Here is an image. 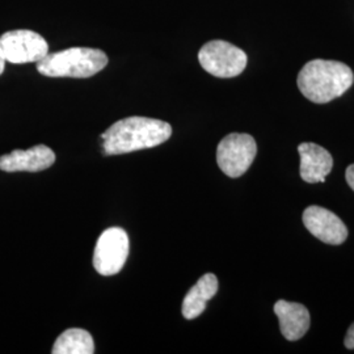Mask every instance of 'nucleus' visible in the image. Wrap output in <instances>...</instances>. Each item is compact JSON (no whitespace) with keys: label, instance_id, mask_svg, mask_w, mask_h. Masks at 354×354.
<instances>
[{"label":"nucleus","instance_id":"6e6552de","mask_svg":"<svg viewBox=\"0 0 354 354\" xmlns=\"http://www.w3.org/2000/svg\"><path fill=\"white\" fill-rule=\"evenodd\" d=\"M304 223L315 238L327 244L339 245L348 238V228L342 219L320 206H308L304 210Z\"/></svg>","mask_w":354,"mask_h":354},{"label":"nucleus","instance_id":"9b49d317","mask_svg":"<svg viewBox=\"0 0 354 354\" xmlns=\"http://www.w3.org/2000/svg\"><path fill=\"white\" fill-rule=\"evenodd\" d=\"M274 314L279 317L281 333L289 342L302 339L310 328L311 317L304 304L281 299L274 304Z\"/></svg>","mask_w":354,"mask_h":354},{"label":"nucleus","instance_id":"f03ea898","mask_svg":"<svg viewBox=\"0 0 354 354\" xmlns=\"http://www.w3.org/2000/svg\"><path fill=\"white\" fill-rule=\"evenodd\" d=\"M297 82L306 99L315 104H327L352 87L354 74L349 66L342 62L314 59L304 64Z\"/></svg>","mask_w":354,"mask_h":354},{"label":"nucleus","instance_id":"2eb2a0df","mask_svg":"<svg viewBox=\"0 0 354 354\" xmlns=\"http://www.w3.org/2000/svg\"><path fill=\"white\" fill-rule=\"evenodd\" d=\"M345 177H346V183H348V185L354 190V165H349V167L346 168Z\"/></svg>","mask_w":354,"mask_h":354},{"label":"nucleus","instance_id":"20e7f679","mask_svg":"<svg viewBox=\"0 0 354 354\" xmlns=\"http://www.w3.org/2000/svg\"><path fill=\"white\" fill-rule=\"evenodd\" d=\"M203 70L216 77H235L247 67V54L227 41L214 39L205 44L198 53Z\"/></svg>","mask_w":354,"mask_h":354},{"label":"nucleus","instance_id":"dca6fc26","mask_svg":"<svg viewBox=\"0 0 354 354\" xmlns=\"http://www.w3.org/2000/svg\"><path fill=\"white\" fill-rule=\"evenodd\" d=\"M6 58H4V55H3V50H1V46H0V75L3 74V71H4V67H6Z\"/></svg>","mask_w":354,"mask_h":354},{"label":"nucleus","instance_id":"39448f33","mask_svg":"<svg viewBox=\"0 0 354 354\" xmlns=\"http://www.w3.org/2000/svg\"><path fill=\"white\" fill-rule=\"evenodd\" d=\"M256 153L257 145L252 136L232 133L219 142L216 149V163L225 175L236 178L248 171Z\"/></svg>","mask_w":354,"mask_h":354},{"label":"nucleus","instance_id":"f257e3e1","mask_svg":"<svg viewBox=\"0 0 354 354\" xmlns=\"http://www.w3.org/2000/svg\"><path fill=\"white\" fill-rule=\"evenodd\" d=\"M171 134L172 127L162 120L127 117L102 133V149L106 155H122L156 147L169 140Z\"/></svg>","mask_w":354,"mask_h":354},{"label":"nucleus","instance_id":"ddd939ff","mask_svg":"<svg viewBox=\"0 0 354 354\" xmlns=\"http://www.w3.org/2000/svg\"><path fill=\"white\" fill-rule=\"evenodd\" d=\"M53 354H92L95 353V344L89 332L82 328H71L55 340Z\"/></svg>","mask_w":354,"mask_h":354},{"label":"nucleus","instance_id":"0eeeda50","mask_svg":"<svg viewBox=\"0 0 354 354\" xmlns=\"http://www.w3.org/2000/svg\"><path fill=\"white\" fill-rule=\"evenodd\" d=\"M129 236L121 227L105 230L97 239L93 266L102 276H114L122 270L129 256Z\"/></svg>","mask_w":354,"mask_h":354},{"label":"nucleus","instance_id":"1a4fd4ad","mask_svg":"<svg viewBox=\"0 0 354 354\" xmlns=\"http://www.w3.org/2000/svg\"><path fill=\"white\" fill-rule=\"evenodd\" d=\"M55 162V153L44 145L29 150H13L0 156V169L4 172H39Z\"/></svg>","mask_w":354,"mask_h":354},{"label":"nucleus","instance_id":"4468645a","mask_svg":"<svg viewBox=\"0 0 354 354\" xmlns=\"http://www.w3.org/2000/svg\"><path fill=\"white\" fill-rule=\"evenodd\" d=\"M344 345L346 346V349H354V323L349 327L348 332H346V336H345V340H344Z\"/></svg>","mask_w":354,"mask_h":354},{"label":"nucleus","instance_id":"423d86ee","mask_svg":"<svg viewBox=\"0 0 354 354\" xmlns=\"http://www.w3.org/2000/svg\"><path fill=\"white\" fill-rule=\"evenodd\" d=\"M0 46L7 62L38 64L49 54L46 39L33 30L16 29L1 35Z\"/></svg>","mask_w":354,"mask_h":354},{"label":"nucleus","instance_id":"f8f14e48","mask_svg":"<svg viewBox=\"0 0 354 354\" xmlns=\"http://www.w3.org/2000/svg\"><path fill=\"white\" fill-rule=\"evenodd\" d=\"M218 292V279L213 273H206L188 291L183 301V315L192 320L200 317L206 308V304Z\"/></svg>","mask_w":354,"mask_h":354},{"label":"nucleus","instance_id":"9d476101","mask_svg":"<svg viewBox=\"0 0 354 354\" xmlns=\"http://www.w3.org/2000/svg\"><path fill=\"white\" fill-rule=\"evenodd\" d=\"M301 155V177L306 183H324L333 168V158L317 143H302L298 147Z\"/></svg>","mask_w":354,"mask_h":354},{"label":"nucleus","instance_id":"7ed1b4c3","mask_svg":"<svg viewBox=\"0 0 354 354\" xmlns=\"http://www.w3.org/2000/svg\"><path fill=\"white\" fill-rule=\"evenodd\" d=\"M108 64L106 54L92 48H70L48 54L37 64L38 73L49 77H91Z\"/></svg>","mask_w":354,"mask_h":354}]
</instances>
